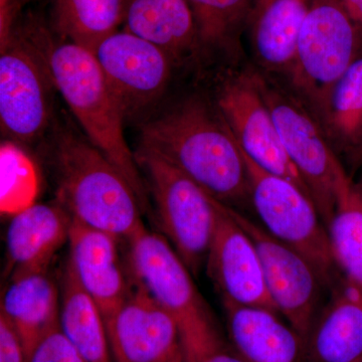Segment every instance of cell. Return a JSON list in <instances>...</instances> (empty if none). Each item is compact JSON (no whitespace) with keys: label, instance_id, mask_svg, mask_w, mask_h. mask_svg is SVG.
<instances>
[{"label":"cell","instance_id":"cell-16","mask_svg":"<svg viewBox=\"0 0 362 362\" xmlns=\"http://www.w3.org/2000/svg\"><path fill=\"white\" fill-rule=\"evenodd\" d=\"M71 216L61 204L33 202L13 214L6 233L11 277L47 270L54 255L69 240Z\"/></svg>","mask_w":362,"mask_h":362},{"label":"cell","instance_id":"cell-19","mask_svg":"<svg viewBox=\"0 0 362 362\" xmlns=\"http://www.w3.org/2000/svg\"><path fill=\"white\" fill-rule=\"evenodd\" d=\"M61 298L47 270L11 277L1 299L0 315L16 328L30 356L37 342L59 325Z\"/></svg>","mask_w":362,"mask_h":362},{"label":"cell","instance_id":"cell-6","mask_svg":"<svg viewBox=\"0 0 362 362\" xmlns=\"http://www.w3.org/2000/svg\"><path fill=\"white\" fill-rule=\"evenodd\" d=\"M134 153L148 177L162 230L189 271L197 273L206 264L218 202L154 152L139 147Z\"/></svg>","mask_w":362,"mask_h":362},{"label":"cell","instance_id":"cell-2","mask_svg":"<svg viewBox=\"0 0 362 362\" xmlns=\"http://www.w3.org/2000/svg\"><path fill=\"white\" fill-rule=\"evenodd\" d=\"M33 35L54 89L65 100L87 139L118 168L145 206L146 190L139 166L124 136L122 105L94 54L69 40L52 42L42 30Z\"/></svg>","mask_w":362,"mask_h":362},{"label":"cell","instance_id":"cell-8","mask_svg":"<svg viewBox=\"0 0 362 362\" xmlns=\"http://www.w3.org/2000/svg\"><path fill=\"white\" fill-rule=\"evenodd\" d=\"M243 156L251 181V202L261 226L306 257L324 285L332 284L337 268L329 235L311 197L291 181L267 173L244 152Z\"/></svg>","mask_w":362,"mask_h":362},{"label":"cell","instance_id":"cell-26","mask_svg":"<svg viewBox=\"0 0 362 362\" xmlns=\"http://www.w3.org/2000/svg\"><path fill=\"white\" fill-rule=\"evenodd\" d=\"M197 26L199 45L232 47L254 13L252 0H187Z\"/></svg>","mask_w":362,"mask_h":362},{"label":"cell","instance_id":"cell-11","mask_svg":"<svg viewBox=\"0 0 362 362\" xmlns=\"http://www.w3.org/2000/svg\"><path fill=\"white\" fill-rule=\"evenodd\" d=\"M226 207L256 247L267 289L278 313L285 317L305 344L319 314L320 289L325 286L322 279L301 252L274 238L237 209Z\"/></svg>","mask_w":362,"mask_h":362},{"label":"cell","instance_id":"cell-15","mask_svg":"<svg viewBox=\"0 0 362 362\" xmlns=\"http://www.w3.org/2000/svg\"><path fill=\"white\" fill-rule=\"evenodd\" d=\"M118 239L71 218L66 266L96 302L104 320L120 307L130 292L119 258Z\"/></svg>","mask_w":362,"mask_h":362},{"label":"cell","instance_id":"cell-20","mask_svg":"<svg viewBox=\"0 0 362 362\" xmlns=\"http://www.w3.org/2000/svg\"><path fill=\"white\" fill-rule=\"evenodd\" d=\"M125 30L180 59L199 45L187 0H126Z\"/></svg>","mask_w":362,"mask_h":362},{"label":"cell","instance_id":"cell-32","mask_svg":"<svg viewBox=\"0 0 362 362\" xmlns=\"http://www.w3.org/2000/svg\"><path fill=\"white\" fill-rule=\"evenodd\" d=\"M252 1H254V13H252V25L261 16V13L265 11L271 0H252Z\"/></svg>","mask_w":362,"mask_h":362},{"label":"cell","instance_id":"cell-35","mask_svg":"<svg viewBox=\"0 0 362 362\" xmlns=\"http://www.w3.org/2000/svg\"><path fill=\"white\" fill-rule=\"evenodd\" d=\"M361 160H362V154H361Z\"/></svg>","mask_w":362,"mask_h":362},{"label":"cell","instance_id":"cell-4","mask_svg":"<svg viewBox=\"0 0 362 362\" xmlns=\"http://www.w3.org/2000/svg\"><path fill=\"white\" fill-rule=\"evenodd\" d=\"M128 240L136 285L175 318L180 327L185 361H199L223 345L189 269L169 240L145 226Z\"/></svg>","mask_w":362,"mask_h":362},{"label":"cell","instance_id":"cell-13","mask_svg":"<svg viewBox=\"0 0 362 362\" xmlns=\"http://www.w3.org/2000/svg\"><path fill=\"white\" fill-rule=\"evenodd\" d=\"M105 324L114 362H185L175 318L140 286Z\"/></svg>","mask_w":362,"mask_h":362},{"label":"cell","instance_id":"cell-12","mask_svg":"<svg viewBox=\"0 0 362 362\" xmlns=\"http://www.w3.org/2000/svg\"><path fill=\"white\" fill-rule=\"evenodd\" d=\"M125 117L149 108L168 87L175 62L168 52L128 30H116L93 52Z\"/></svg>","mask_w":362,"mask_h":362},{"label":"cell","instance_id":"cell-31","mask_svg":"<svg viewBox=\"0 0 362 362\" xmlns=\"http://www.w3.org/2000/svg\"><path fill=\"white\" fill-rule=\"evenodd\" d=\"M350 18L362 30V0H342Z\"/></svg>","mask_w":362,"mask_h":362},{"label":"cell","instance_id":"cell-3","mask_svg":"<svg viewBox=\"0 0 362 362\" xmlns=\"http://www.w3.org/2000/svg\"><path fill=\"white\" fill-rule=\"evenodd\" d=\"M54 161L59 204L74 220L127 240L144 228L141 202L132 187L89 140L62 132Z\"/></svg>","mask_w":362,"mask_h":362},{"label":"cell","instance_id":"cell-28","mask_svg":"<svg viewBox=\"0 0 362 362\" xmlns=\"http://www.w3.org/2000/svg\"><path fill=\"white\" fill-rule=\"evenodd\" d=\"M28 362H86L75 347L59 330L52 328L37 342Z\"/></svg>","mask_w":362,"mask_h":362},{"label":"cell","instance_id":"cell-22","mask_svg":"<svg viewBox=\"0 0 362 362\" xmlns=\"http://www.w3.org/2000/svg\"><path fill=\"white\" fill-rule=\"evenodd\" d=\"M59 327L86 362H114L102 312L68 266L64 273Z\"/></svg>","mask_w":362,"mask_h":362},{"label":"cell","instance_id":"cell-14","mask_svg":"<svg viewBox=\"0 0 362 362\" xmlns=\"http://www.w3.org/2000/svg\"><path fill=\"white\" fill-rule=\"evenodd\" d=\"M218 209L206 265L223 302L278 313L267 289L261 259L251 238L230 216L225 204L218 202Z\"/></svg>","mask_w":362,"mask_h":362},{"label":"cell","instance_id":"cell-29","mask_svg":"<svg viewBox=\"0 0 362 362\" xmlns=\"http://www.w3.org/2000/svg\"><path fill=\"white\" fill-rule=\"evenodd\" d=\"M0 362H28L25 344L16 328L0 315Z\"/></svg>","mask_w":362,"mask_h":362},{"label":"cell","instance_id":"cell-25","mask_svg":"<svg viewBox=\"0 0 362 362\" xmlns=\"http://www.w3.org/2000/svg\"><path fill=\"white\" fill-rule=\"evenodd\" d=\"M340 280L362 297V194L354 185L327 225Z\"/></svg>","mask_w":362,"mask_h":362},{"label":"cell","instance_id":"cell-24","mask_svg":"<svg viewBox=\"0 0 362 362\" xmlns=\"http://www.w3.org/2000/svg\"><path fill=\"white\" fill-rule=\"evenodd\" d=\"M59 32L69 42L94 52L123 23L126 0H54Z\"/></svg>","mask_w":362,"mask_h":362},{"label":"cell","instance_id":"cell-7","mask_svg":"<svg viewBox=\"0 0 362 362\" xmlns=\"http://www.w3.org/2000/svg\"><path fill=\"white\" fill-rule=\"evenodd\" d=\"M361 32L342 0H309L289 74L295 89L316 116L331 87L359 58Z\"/></svg>","mask_w":362,"mask_h":362},{"label":"cell","instance_id":"cell-5","mask_svg":"<svg viewBox=\"0 0 362 362\" xmlns=\"http://www.w3.org/2000/svg\"><path fill=\"white\" fill-rule=\"evenodd\" d=\"M257 82L275 121L290 160L309 188L324 225L328 223L354 183L343 168L325 131L301 98L256 71Z\"/></svg>","mask_w":362,"mask_h":362},{"label":"cell","instance_id":"cell-9","mask_svg":"<svg viewBox=\"0 0 362 362\" xmlns=\"http://www.w3.org/2000/svg\"><path fill=\"white\" fill-rule=\"evenodd\" d=\"M54 88L35 37L11 33L1 42L0 124L13 141H35L47 129Z\"/></svg>","mask_w":362,"mask_h":362},{"label":"cell","instance_id":"cell-34","mask_svg":"<svg viewBox=\"0 0 362 362\" xmlns=\"http://www.w3.org/2000/svg\"><path fill=\"white\" fill-rule=\"evenodd\" d=\"M354 362H362V356L361 357V358L356 359V361Z\"/></svg>","mask_w":362,"mask_h":362},{"label":"cell","instance_id":"cell-17","mask_svg":"<svg viewBox=\"0 0 362 362\" xmlns=\"http://www.w3.org/2000/svg\"><path fill=\"white\" fill-rule=\"evenodd\" d=\"M235 351L246 362H305L304 343L279 314L223 302Z\"/></svg>","mask_w":362,"mask_h":362},{"label":"cell","instance_id":"cell-33","mask_svg":"<svg viewBox=\"0 0 362 362\" xmlns=\"http://www.w3.org/2000/svg\"><path fill=\"white\" fill-rule=\"evenodd\" d=\"M356 185V187L358 188L359 190H361V192L362 194V180H361V182L357 183V185Z\"/></svg>","mask_w":362,"mask_h":362},{"label":"cell","instance_id":"cell-27","mask_svg":"<svg viewBox=\"0 0 362 362\" xmlns=\"http://www.w3.org/2000/svg\"><path fill=\"white\" fill-rule=\"evenodd\" d=\"M21 152L1 150V211L11 216L33 204L35 194V171Z\"/></svg>","mask_w":362,"mask_h":362},{"label":"cell","instance_id":"cell-1","mask_svg":"<svg viewBox=\"0 0 362 362\" xmlns=\"http://www.w3.org/2000/svg\"><path fill=\"white\" fill-rule=\"evenodd\" d=\"M142 148L180 169L225 206L251 202V181L244 156L218 109L190 98L143 125Z\"/></svg>","mask_w":362,"mask_h":362},{"label":"cell","instance_id":"cell-21","mask_svg":"<svg viewBox=\"0 0 362 362\" xmlns=\"http://www.w3.org/2000/svg\"><path fill=\"white\" fill-rule=\"evenodd\" d=\"M320 117L328 139L349 158L354 168L362 164V58L331 87Z\"/></svg>","mask_w":362,"mask_h":362},{"label":"cell","instance_id":"cell-30","mask_svg":"<svg viewBox=\"0 0 362 362\" xmlns=\"http://www.w3.org/2000/svg\"><path fill=\"white\" fill-rule=\"evenodd\" d=\"M197 362H246L235 351L221 345L218 349L209 352Z\"/></svg>","mask_w":362,"mask_h":362},{"label":"cell","instance_id":"cell-18","mask_svg":"<svg viewBox=\"0 0 362 362\" xmlns=\"http://www.w3.org/2000/svg\"><path fill=\"white\" fill-rule=\"evenodd\" d=\"M305 362H354L362 356V297L340 280L304 344Z\"/></svg>","mask_w":362,"mask_h":362},{"label":"cell","instance_id":"cell-23","mask_svg":"<svg viewBox=\"0 0 362 362\" xmlns=\"http://www.w3.org/2000/svg\"><path fill=\"white\" fill-rule=\"evenodd\" d=\"M308 4L309 0H271L252 23L255 52L266 70H291Z\"/></svg>","mask_w":362,"mask_h":362},{"label":"cell","instance_id":"cell-10","mask_svg":"<svg viewBox=\"0 0 362 362\" xmlns=\"http://www.w3.org/2000/svg\"><path fill=\"white\" fill-rule=\"evenodd\" d=\"M216 107L240 148L252 161L267 173L291 181L312 199L308 187L283 146L270 109L259 90L256 71L247 70L226 76L216 89Z\"/></svg>","mask_w":362,"mask_h":362}]
</instances>
